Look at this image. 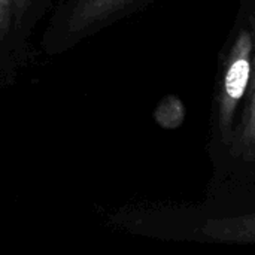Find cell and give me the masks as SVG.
Returning a JSON list of instances; mask_svg holds the SVG:
<instances>
[{
    "instance_id": "3957f363",
    "label": "cell",
    "mask_w": 255,
    "mask_h": 255,
    "mask_svg": "<svg viewBox=\"0 0 255 255\" xmlns=\"http://www.w3.org/2000/svg\"><path fill=\"white\" fill-rule=\"evenodd\" d=\"M191 241L212 244H255V211L211 214L191 208L188 220Z\"/></svg>"
},
{
    "instance_id": "277c9868",
    "label": "cell",
    "mask_w": 255,
    "mask_h": 255,
    "mask_svg": "<svg viewBox=\"0 0 255 255\" xmlns=\"http://www.w3.org/2000/svg\"><path fill=\"white\" fill-rule=\"evenodd\" d=\"M155 117L161 127L176 128L182 124V121L185 118V108L178 97L170 96V97H166L160 103V106L155 112Z\"/></svg>"
},
{
    "instance_id": "7a4b0ae2",
    "label": "cell",
    "mask_w": 255,
    "mask_h": 255,
    "mask_svg": "<svg viewBox=\"0 0 255 255\" xmlns=\"http://www.w3.org/2000/svg\"><path fill=\"white\" fill-rule=\"evenodd\" d=\"M254 57V36L245 13L239 9L233 28L220 52L212 94L208 152L212 161L229 145L239 106L248 88Z\"/></svg>"
},
{
    "instance_id": "6da1fadb",
    "label": "cell",
    "mask_w": 255,
    "mask_h": 255,
    "mask_svg": "<svg viewBox=\"0 0 255 255\" xmlns=\"http://www.w3.org/2000/svg\"><path fill=\"white\" fill-rule=\"evenodd\" d=\"M239 9L245 13L254 36L253 69L232 139L211 161L208 194L197 206L211 214L255 211V0H241Z\"/></svg>"
}]
</instances>
